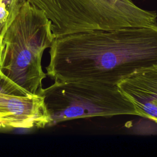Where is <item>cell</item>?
I'll use <instances>...</instances> for the list:
<instances>
[{"label": "cell", "instance_id": "7a4b0ae2", "mask_svg": "<svg viewBox=\"0 0 157 157\" xmlns=\"http://www.w3.org/2000/svg\"><path fill=\"white\" fill-rule=\"evenodd\" d=\"M52 23L45 13L26 0H20L17 12L3 36L0 71L31 95H38L46 77L41 61L55 39Z\"/></svg>", "mask_w": 157, "mask_h": 157}, {"label": "cell", "instance_id": "6da1fadb", "mask_svg": "<svg viewBox=\"0 0 157 157\" xmlns=\"http://www.w3.org/2000/svg\"><path fill=\"white\" fill-rule=\"evenodd\" d=\"M47 74L55 82L92 80L112 85L157 67V24L93 30L55 37Z\"/></svg>", "mask_w": 157, "mask_h": 157}, {"label": "cell", "instance_id": "3957f363", "mask_svg": "<svg viewBox=\"0 0 157 157\" xmlns=\"http://www.w3.org/2000/svg\"><path fill=\"white\" fill-rule=\"evenodd\" d=\"M50 20L55 37L71 34L157 24V13L132 0H26Z\"/></svg>", "mask_w": 157, "mask_h": 157}, {"label": "cell", "instance_id": "52a82bcc", "mask_svg": "<svg viewBox=\"0 0 157 157\" xmlns=\"http://www.w3.org/2000/svg\"><path fill=\"white\" fill-rule=\"evenodd\" d=\"M2 39H3V36H0V67H1V53H2Z\"/></svg>", "mask_w": 157, "mask_h": 157}, {"label": "cell", "instance_id": "277c9868", "mask_svg": "<svg viewBox=\"0 0 157 157\" xmlns=\"http://www.w3.org/2000/svg\"><path fill=\"white\" fill-rule=\"evenodd\" d=\"M38 95L43 99L49 126L78 118L137 115L117 85L84 80L55 82Z\"/></svg>", "mask_w": 157, "mask_h": 157}, {"label": "cell", "instance_id": "5b68a950", "mask_svg": "<svg viewBox=\"0 0 157 157\" xmlns=\"http://www.w3.org/2000/svg\"><path fill=\"white\" fill-rule=\"evenodd\" d=\"M117 86L132 102L137 115L157 123V67L137 71Z\"/></svg>", "mask_w": 157, "mask_h": 157}, {"label": "cell", "instance_id": "8992f818", "mask_svg": "<svg viewBox=\"0 0 157 157\" xmlns=\"http://www.w3.org/2000/svg\"><path fill=\"white\" fill-rule=\"evenodd\" d=\"M0 93L4 94L17 96H32L26 91L23 90L19 86L7 78L0 71Z\"/></svg>", "mask_w": 157, "mask_h": 157}]
</instances>
